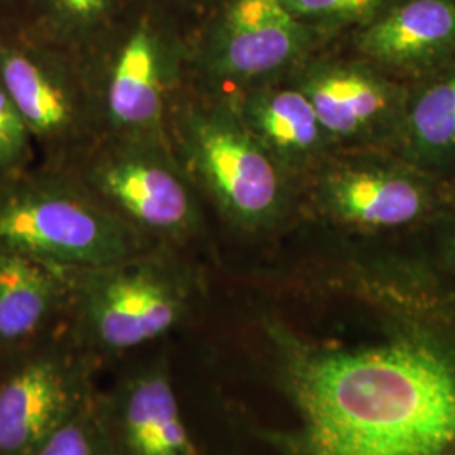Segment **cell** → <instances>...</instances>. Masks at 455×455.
I'll list each match as a JSON object with an SVG mask.
<instances>
[{
  "label": "cell",
  "mask_w": 455,
  "mask_h": 455,
  "mask_svg": "<svg viewBox=\"0 0 455 455\" xmlns=\"http://www.w3.org/2000/svg\"><path fill=\"white\" fill-rule=\"evenodd\" d=\"M133 0H28L17 19L51 46L82 56L100 41Z\"/></svg>",
  "instance_id": "cell-15"
},
{
  "label": "cell",
  "mask_w": 455,
  "mask_h": 455,
  "mask_svg": "<svg viewBox=\"0 0 455 455\" xmlns=\"http://www.w3.org/2000/svg\"><path fill=\"white\" fill-rule=\"evenodd\" d=\"M115 455H201L165 368L131 378L114 410Z\"/></svg>",
  "instance_id": "cell-10"
},
{
  "label": "cell",
  "mask_w": 455,
  "mask_h": 455,
  "mask_svg": "<svg viewBox=\"0 0 455 455\" xmlns=\"http://www.w3.org/2000/svg\"><path fill=\"white\" fill-rule=\"evenodd\" d=\"M184 156L220 204L244 223L270 216L280 197L275 165L228 115L188 108L180 116Z\"/></svg>",
  "instance_id": "cell-7"
},
{
  "label": "cell",
  "mask_w": 455,
  "mask_h": 455,
  "mask_svg": "<svg viewBox=\"0 0 455 455\" xmlns=\"http://www.w3.org/2000/svg\"><path fill=\"white\" fill-rule=\"evenodd\" d=\"M356 44L385 65L437 61L455 51V0H400L364 26Z\"/></svg>",
  "instance_id": "cell-11"
},
{
  "label": "cell",
  "mask_w": 455,
  "mask_h": 455,
  "mask_svg": "<svg viewBox=\"0 0 455 455\" xmlns=\"http://www.w3.org/2000/svg\"><path fill=\"white\" fill-rule=\"evenodd\" d=\"M69 293L68 268L0 251V341L33 336Z\"/></svg>",
  "instance_id": "cell-13"
},
{
  "label": "cell",
  "mask_w": 455,
  "mask_h": 455,
  "mask_svg": "<svg viewBox=\"0 0 455 455\" xmlns=\"http://www.w3.org/2000/svg\"><path fill=\"white\" fill-rule=\"evenodd\" d=\"M171 12L152 0L127 11L80 58L101 135L164 144L167 95L180 61Z\"/></svg>",
  "instance_id": "cell-3"
},
{
  "label": "cell",
  "mask_w": 455,
  "mask_h": 455,
  "mask_svg": "<svg viewBox=\"0 0 455 455\" xmlns=\"http://www.w3.org/2000/svg\"><path fill=\"white\" fill-rule=\"evenodd\" d=\"M152 2L157 4V5H161L167 12H171V11H174V9L193 5L196 0H152Z\"/></svg>",
  "instance_id": "cell-22"
},
{
  "label": "cell",
  "mask_w": 455,
  "mask_h": 455,
  "mask_svg": "<svg viewBox=\"0 0 455 455\" xmlns=\"http://www.w3.org/2000/svg\"><path fill=\"white\" fill-rule=\"evenodd\" d=\"M0 86L51 167H63L101 135L78 56L0 22Z\"/></svg>",
  "instance_id": "cell-4"
},
{
  "label": "cell",
  "mask_w": 455,
  "mask_h": 455,
  "mask_svg": "<svg viewBox=\"0 0 455 455\" xmlns=\"http://www.w3.org/2000/svg\"><path fill=\"white\" fill-rule=\"evenodd\" d=\"M76 323L100 349L122 353L156 341L186 317L189 289L174 268L133 255L93 268L68 270Z\"/></svg>",
  "instance_id": "cell-5"
},
{
  "label": "cell",
  "mask_w": 455,
  "mask_h": 455,
  "mask_svg": "<svg viewBox=\"0 0 455 455\" xmlns=\"http://www.w3.org/2000/svg\"><path fill=\"white\" fill-rule=\"evenodd\" d=\"M370 323L263 314L218 364L220 455H455V297L366 276Z\"/></svg>",
  "instance_id": "cell-1"
},
{
  "label": "cell",
  "mask_w": 455,
  "mask_h": 455,
  "mask_svg": "<svg viewBox=\"0 0 455 455\" xmlns=\"http://www.w3.org/2000/svg\"><path fill=\"white\" fill-rule=\"evenodd\" d=\"M63 167L137 233L178 236L195 227V197L165 144L100 135Z\"/></svg>",
  "instance_id": "cell-6"
},
{
  "label": "cell",
  "mask_w": 455,
  "mask_h": 455,
  "mask_svg": "<svg viewBox=\"0 0 455 455\" xmlns=\"http://www.w3.org/2000/svg\"><path fill=\"white\" fill-rule=\"evenodd\" d=\"M28 0H0V22H16Z\"/></svg>",
  "instance_id": "cell-21"
},
{
  "label": "cell",
  "mask_w": 455,
  "mask_h": 455,
  "mask_svg": "<svg viewBox=\"0 0 455 455\" xmlns=\"http://www.w3.org/2000/svg\"><path fill=\"white\" fill-rule=\"evenodd\" d=\"M327 203L344 221L364 228H398L430 208L427 186L390 171H347L327 184Z\"/></svg>",
  "instance_id": "cell-12"
},
{
  "label": "cell",
  "mask_w": 455,
  "mask_h": 455,
  "mask_svg": "<svg viewBox=\"0 0 455 455\" xmlns=\"http://www.w3.org/2000/svg\"><path fill=\"white\" fill-rule=\"evenodd\" d=\"M306 24L310 22H363L364 26L385 14L400 0H282Z\"/></svg>",
  "instance_id": "cell-19"
},
{
  "label": "cell",
  "mask_w": 455,
  "mask_h": 455,
  "mask_svg": "<svg viewBox=\"0 0 455 455\" xmlns=\"http://www.w3.org/2000/svg\"><path fill=\"white\" fill-rule=\"evenodd\" d=\"M408 140L428 161L455 156V68L423 86L410 105Z\"/></svg>",
  "instance_id": "cell-17"
},
{
  "label": "cell",
  "mask_w": 455,
  "mask_h": 455,
  "mask_svg": "<svg viewBox=\"0 0 455 455\" xmlns=\"http://www.w3.org/2000/svg\"><path fill=\"white\" fill-rule=\"evenodd\" d=\"M310 26L282 0H221L203 39V60L227 76H260L291 63Z\"/></svg>",
  "instance_id": "cell-8"
},
{
  "label": "cell",
  "mask_w": 455,
  "mask_h": 455,
  "mask_svg": "<svg viewBox=\"0 0 455 455\" xmlns=\"http://www.w3.org/2000/svg\"><path fill=\"white\" fill-rule=\"evenodd\" d=\"M445 257H447V263H449V267H451V270L454 272L455 275V233L451 236V240H449V243H447Z\"/></svg>",
  "instance_id": "cell-23"
},
{
  "label": "cell",
  "mask_w": 455,
  "mask_h": 455,
  "mask_svg": "<svg viewBox=\"0 0 455 455\" xmlns=\"http://www.w3.org/2000/svg\"><path fill=\"white\" fill-rule=\"evenodd\" d=\"M33 455H115V451L107 428L92 415L78 410Z\"/></svg>",
  "instance_id": "cell-18"
},
{
  "label": "cell",
  "mask_w": 455,
  "mask_h": 455,
  "mask_svg": "<svg viewBox=\"0 0 455 455\" xmlns=\"http://www.w3.org/2000/svg\"><path fill=\"white\" fill-rule=\"evenodd\" d=\"M34 147L36 142L26 122L0 86V176L31 169Z\"/></svg>",
  "instance_id": "cell-20"
},
{
  "label": "cell",
  "mask_w": 455,
  "mask_h": 455,
  "mask_svg": "<svg viewBox=\"0 0 455 455\" xmlns=\"http://www.w3.org/2000/svg\"><path fill=\"white\" fill-rule=\"evenodd\" d=\"M323 131L334 135H353L370 127L388 112V86L366 71L355 68L324 69L306 84Z\"/></svg>",
  "instance_id": "cell-14"
},
{
  "label": "cell",
  "mask_w": 455,
  "mask_h": 455,
  "mask_svg": "<svg viewBox=\"0 0 455 455\" xmlns=\"http://www.w3.org/2000/svg\"><path fill=\"white\" fill-rule=\"evenodd\" d=\"M140 236L65 167L0 176V251L68 270L139 255Z\"/></svg>",
  "instance_id": "cell-2"
},
{
  "label": "cell",
  "mask_w": 455,
  "mask_h": 455,
  "mask_svg": "<svg viewBox=\"0 0 455 455\" xmlns=\"http://www.w3.org/2000/svg\"><path fill=\"white\" fill-rule=\"evenodd\" d=\"M250 124L263 142L283 156L306 154L317 146L321 122L304 92H275L250 105Z\"/></svg>",
  "instance_id": "cell-16"
},
{
  "label": "cell",
  "mask_w": 455,
  "mask_h": 455,
  "mask_svg": "<svg viewBox=\"0 0 455 455\" xmlns=\"http://www.w3.org/2000/svg\"><path fill=\"white\" fill-rule=\"evenodd\" d=\"M73 378L56 359H37L0 387V454L33 455L78 408Z\"/></svg>",
  "instance_id": "cell-9"
}]
</instances>
